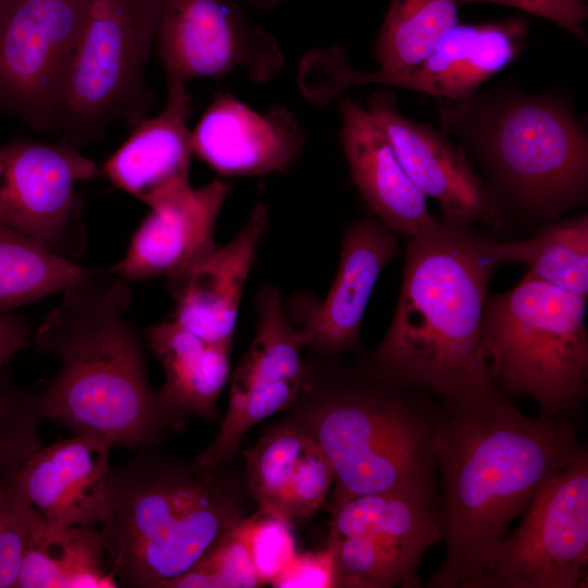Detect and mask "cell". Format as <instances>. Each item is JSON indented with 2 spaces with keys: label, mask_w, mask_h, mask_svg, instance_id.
<instances>
[{
  "label": "cell",
  "mask_w": 588,
  "mask_h": 588,
  "mask_svg": "<svg viewBox=\"0 0 588 588\" xmlns=\"http://www.w3.org/2000/svg\"><path fill=\"white\" fill-rule=\"evenodd\" d=\"M525 35L524 22L516 19L457 24L417 63L393 73L357 71L348 63L344 50L336 49L320 65L319 85L328 99L355 86L381 84L428 94L436 99L464 100L515 60Z\"/></svg>",
  "instance_id": "5bb4252c"
},
{
  "label": "cell",
  "mask_w": 588,
  "mask_h": 588,
  "mask_svg": "<svg viewBox=\"0 0 588 588\" xmlns=\"http://www.w3.org/2000/svg\"><path fill=\"white\" fill-rule=\"evenodd\" d=\"M487 2L512 7L543 17L567 30L581 41H587L584 21L588 8L584 0H460V4Z\"/></svg>",
  "instance_id": "e575fe53"
},
{
  "label": "cell",
  "mask_w": 588,
  "mask_h": 588,
  "mask_svg": "<svg viewBox=\"0 0 588 588\" xmlns=\"http://www.w3.org/2000/svg\"><path fill=\"white\" fill-rule=\"evenodd\" d=\"M436 103L442 131L483 169L503 219L550 222L586 205L588 136L565 97L502 86Z\"/></svg>",
  "instance_id": "8992f818"
},
{
  "label": "cell",
  "mask_w": 588,
  "mask_h": 588,
  "mask_svg": "<svg viewBox=\"0 0 588 588\" xmlns=\"http://www.w3.org/2000/svg\"><path fill=\"white\" fill-rule=\"evenodd\" d=\"M254 305L256 332L231 377L226 414L212 442L195 458L204 466L230 463L245 433L277 412L287 409L303 387L305 345L278 286L262 285Z\"/></svg>",
  "instance_id": "7c38bea8"
},
{
  "label": "cell",
  "mask_w": 588,
  "mask_h": 588,
  "mask_svg": "<svg viewBox=\"0 0 588 588\" xmlns=\"http://www.w3.org/2000/svg\"><path fill=\"white\" fill-rule=\"evenodd\" d=\"M245 457L249 494L259 509L291 524L311 517L334 481L322 449L283 424L267 431Z\"/></svg>",
  "instance_id": "7402d4cb"
},
{
  "label": "cell",
  "mask_w": 588,
  "mask_h": 588,
  "mask_svg": "<svg viewBox=\"0 0 588 588\" xmlns=\"http://www.w3.org/2000/svg\"><path fill=\"white\" fill-rule=\"evenodd\" d=\"M334 554L335 587H418L420 558L367 537L328 539Z\"/></svg>",
  "instance_id": "f546056e"
},
{
  "label": "cell",
  "mask_w": 588,
  "mask_h": 588,
  "mask_svg": "<svg viewBox=\"0 0 588 588\" xmlns=\"http://www.w3.org/2000/svg\"><path fill=\"white\" fill-rule=\"evenodd\" d=\"M189 101L186 85L168 86L163 109L133 125L127 139L103 166L117 187L149 205L167 188L189 181Z\"/></svg>",
  "instance_id": "603a6c76"
},
{
  "label": "cell",
  "mask_w": 588,
  "mask_h": 588,
  "mask_svg": "<svg viewBox=\"0 0 588 588\" xmlns=\"http://www.w3.org/2000/svg\"><path fill=\"white\" fill-rule=\"evenodd\" d=\"M460 0H391L373 44L378 70L393 73L422 59L457 25Z\"/></svg>",
  "instance_id": "f1b7e54d"
},
{
  "label": "cell",
  "mask_w": 588,
  "mask_h": 588,
  "mask_svg": "<svg viewBox=\"0 0 588 588\" xmlns=\"http://www.w3.org/2000/svg\"><path fill=\"white\" fill-rule=\"evenodd\" d=\"M397 254L394 230L366 217L345 226L334 282L320 303L304 302L303 342L317 355L360 351L363 318L376 283ZM303 301V299H302Z\"/></svg>",
  "instance_id": "e0dca14e"
},
{
  "label": "cell",
  "mask_w": 588,
  "mask_h": 588,
  "mask_svg": "<svg viewBox=\"0 0 588 588\" xmlns=\"http://www.w3.org/2000/svg\"><path fill=\"white\" fill-rule=\"evenodd\" d=\"M21 0H0V26Z\"/></svg>",
  "instance_id": "74e56055"
},
{
  "label": "cell",
  "mask_w": 588,
  "mask_h": 588,
  "mask_svg": "<svg viewBox=\"0 0 588 588\" xmlns=\"http://www.w3.org/2000/svg\"><path fill=\"white\" fill-rule=\"evenodd\" d=\"M61 294L35 332L38 348L61 360L38 392L41 418L112 445L152 449L174 428L149 383L144 340L124 318L127 281L90 269Z\"/></svg>",
  "instance_id": "3957f363"
},
{
  "label": "cell",
  "mask_w": 588,
  "mask_h": 588,
  "mask_svg": "<svg viewBox=\"0 0 588 588\" xmlns=\"http://www.w3.org/2000/svg\"><path fill=\"white\" fill-rule=\"evenodd\" d=\"M26 321L11 313L0 314V366L5 364L28 340Z\"/></svg>",
  "instance_id": "8d00e7d4"
},
{
  "label": "cell",
  "mask_w": 588,
  "mask_h": 588,
  "mask_svg": "<svg viewBox=\"0 0 588 588\" xmlns=\"http://www.w3.org/2000/svg\"><path fill=\"white\" fill-rule=\"evenodd\" d=\"M448 405L432 438L446 555L429 586L481 588L511 522L585 450L566 417L530 418L502 392Z\"/></svg>",
  "instance_id": "6da1fadb"
},
{
  "label": "cell",
  "mask_w": 588,
  "mask_h": 588,
  "mask_svg": "<svg viewBox=\"0 0 588 588\" xmlns=\"http://www.w3.org/2000/svg\"><path fill=\"white\" fill-rule=\"evenodd\" d=\"M111 445L78 433L41 445L13 475L14 487L48 523L102 524L109 507Z\"/></svg>",
  "instance_id": "ac0fdd59"
},
{
  "label": "cell",
  "mask_w": 588,
  "mask_h": 588,
  "mask_svg": "<svg viewBox=\"0 0 588 588\" xmlns=\"http://www.w3.org/2000/svg\"><path fill=\"white\" fill-rule=\"evenodd\" d=\"M268 228V207L260 201L233 240L168 278L176 302L172 319L208 342L232 344L245 282Z\"/></svg>",
  "instance_id": "d6986e66"
},
{
  "label": "cell",
  "mask_w": 588,
  "mask_h": 588,
  "mask_svg": "<svg viewBox=\"0 0 588 588\" xmlns=\"http://www.w3.org/2000/svg\"><path fill=\"white\" fill-rule=\"evenodd\" d=\"M588 560V454L550 478L504 537L481 588H575Z\"/></svg>",
  "instance_id": "9c48e42d"
},
{
  "label": "cell",
  "mask_w": 588,
  "mask_h": 588,
  "mask_svg": "<svg viewBox=\"0 0 588 588\" xmlns=\"http://www.w3.org/2000/svg\"><path fill=\"white\" fill-rule=\"evenodd\" d=\"M248 547L262 585L271 584L297 554L291 523L261 509L249 516Z\"/></svg>",
  "instance_id": "836d02e7"
},
{
  "label": "cell",
  "mask_w": 588,
  "mask_h": 588,
  "mask_svg": "<svg viewBox=\"0 0 588 588\" xmlns=\"http://www.w3.org/2000/svg\"><path fill=\"white\" fill-rule=\"evenodd\" d=\"M329 539L367 537L421 559L442 539L436 502L408 492L382 491L331 504Z\"/></svg>",
  "instance_id": "d4e9b609"
},
{
  "label": "cell",
  "mask_w": 588,
  "mask_h": 588,
  "mask_svg": "<svg viewBox=\"0 0 588 588\" xmlns=\"http://www.w3.org/2000/svg\"><path fill=\"white\" fill-rule=\"evenodd\" d=\"M145 340L164 369L157 393L173 428L193 417L216 420L232 344L208 342L173 319L148 327Z\"/></svg>",
  "instance_id": "cb8c5ba5"
},
{
  "label": "cell",
  "mask_w": 588,
  "mask_h": 588,
  "mask_svg": "<svg viewBox=\"0 0 588 588\" xmlns=\"http://www.w3.org/2000/svg\"><path fill=\"white\" fill-rule=\"evenodd\" d=\"M162 0H86L72 54L57 132L78 147L105 135L112 123L135 125L151 98L145 69Z\"/></svg>",
  "instance_id": "ba28073f"
},
{
  "label": "cell",
  "mask_w": 588,
  "mask_h": 588,
  "mask_svg": "<svg viewBox=\"0 0 588 588\" xmlns=\"http://www.w3.org/2000/svg\"><path fill=\"white\" fill-rule=\"evenodd\" d=\"M339 111L340 140L352 183L372 217L409 237L430 228L437 218L426 195L404 171L366 107L343 97Z\"/></svg>",
  "instance_id": "44dd1931"
},
{
  "label": "cell",
  "mask_w": 588,
  "mask_h": 588,
  "mask_svg": "<svg viewBox=\"0 0 588 588\" xmlns=\"http://www.w3.org/2000/svg\"><path fill=\"white\" fill-rule=\"evenodd\" d=\"M303 145L302 126L287 109L257 112L229 94L212 100L192 132L193 152L222 175L284 171Z\"/></svg>",
  "instance_id": "ffe728a7"
},
{
  "label": "cell",
  "mask_w": 588,
  "mask_h": 588,
  "mask_svg": "<svg viewBox=\"0 0 588 588\" xmlns=\"http://www.w3.org/2000/svg\"><path fill=\"white\" fill-rule=\"evenodd\" d=\"M156 42L168 86L236 70L265 83L284 64L275 39L230 0H162Z\"/></svg>",
  "instance_id": "4fadbf2b"
},
{
  "label": "cell",
  "mask_w": 588,
  "mask_h": 588,
  "mask_svg": "<svg viewBox=\"0 0 588 588\" xmlns=\"http://www.w3.org/2000/svg\"><path fill=\"white\" fill-rule=\"evenodd\" d=\"M100 530L45 523L30 536L14 588H114Z\"/></svg>",
  "instance_id": "484cf974"
},
{
  "label": "cell",
  "mask_w": 588,
  "mask_h": 588,
  "mask_svg": "<svg viewBox=\"0 0 588 588\" xmlns=\"http://www.w3.org/2000/svg\"><path fill=\"white\" fill-rule=\"evenodd\" d=\"M38 392L0 377V481L13 476L40 446Z\"/></svg>",
  "instance_id": "1f68e13d"
},
{
  "label": "cell",
  "mask_w": 588,
  "mask_h": 588,
  "mask_svg": "<svg viewBox=\"0 0 588 588\" xmlns=\"http://www.w3.org/2000/svg\"><path fill=\"white\" fill-rule=\"evenodd\" d=\"M89 271L0 220V314L62 293Z\"/></svg>",
  "instance_id": "4316f807"
},
{
  "label": "cell",
  "mask_w": 588,
  "mask_h": 588,
  "mask_svg": "<svg viewBox=\"0 0 588 588\" xmlns=\"http://www.w3.org/2000/svg\"><path fill=\"white\" fill-rule=\"evenodd\" d=\"M224 467L151 449L111 467L100 532L119 586L162 588L245 517L247 486L233 481Z\"/></svg>",
  "instance_id": "5b68a950"
},
{
  "label": "cell",
  "mask_w": 588,
  "mask_h": 588,
  "mask_svg": "<svg viewBox=\"0 0 588 588\" xmlns=\"http://www.w3.org/2000/svg\"><path fill=\"white\" fill-rule=\"evenodd\" d=\"M98 174L97 163L66 138L1 145L0 220L73 260L86 238L77 186Z\"/></svg>",
  "instance_id": "8fae6325"
},
{
  "label": "cell",
  "mask_w": 588,
  "mask_h": 588,
  "mask_svg": "<svg viewBox=\"0 0 588 588\" xmlns=\"http://www.w3.org/2000/svg\"><path fill=\"white\" fill-rule=\"evenodd\" d=\"M232 186L215 179L201 187L189 181L157 195L134 232L124 257L100 269L127 282L171 278L210 252L217 219Z\"/></svg>",
  "instance_id": "2e32d148"
},
{
  "label": "cell",
  "mask_w": 588,
  "mask_h": 588,
  "mask_svg": "<svg viewBox=\"0 0 588 588\" xmlns=\"http://www.w3.org/2000/svg\"><path fill=\"white\" fill-rule=\"evenodd\" d=\"M503 259L525 262L532 277L587 298V215L555 219L528 238L503 242Z\"/></svg>",
  "instance_id": "83f0119b"
},
{
  "label": "cell",
  "mask_w": 588,
  "mask_h": 588,
  "mask_svg": "<svg viewBox=\"0 0 588 588\" xmlns=\"http://www.w3.org/2000/svg\"><path fill=\"white\" fill-rule=\"evenodd\" d=\"M366 109L388 139L400 164L449 219L501 228L504 219L465 150L449 135L415 122L397 109L396 96L377 89Z\"/></svg>",
  "instance_id": "9a60e30c"
},
{
  "label": "cell",
  "mask_w": 588,
  "mask_h": 588,
  "mask_svg": "<svg viewBox=\"0 0 588 588\" xmlns=\"http://www.w3.org/2000/svg\"><path fill=\"white\" fill-rule=\"evenodd\" d=\"M320 357L305 363L302 390L281 424L310 438L330 460L331 504L382 491L434 501L432 438L440 413L359 366Z\"/></svg>",
  "instance_id": "277c9868"
},
{
  "label": "cell",
  "mask_w": 588,
  "mask_h": 588,
  "mask_svg": "<svg viewBox=\"0 0 588 588\" xmlns=\"http://www.w3.org/2000/svg\"><path fill=\"white\" fill-rule=\"evenodd\" d=\"M586 313L587 298L528 272L487 295L480 343L494 384L532 397L541 416L566 417L588 390Z\"/></svg>",
  "instance_id": "52a82bcc"
},
{
  "label": "cell",
  "mask_w": 588,
  "mask_h": 588,
  "mask_svg": "<svg viewBox=\"0 0 588 588\" xmlns=\"http://www.w3.org/2000/svg\"><path fill=\"white\" fill-rule=\"evenodd\" d=\"M45 520L17 492L13 476L0 481V588H14L27 542Z\"/></svg>",
  "instance_id": "d6a6232c"
},
{
  "label": "cell",
  "mask_w": 588,
  "mask_h": 588,
  "mask_svg": "<svg viewBox=\"0 0 588 588\" xmlns=\"http://www.w3.org/2000/svg\"><path fill=\"white\" fill-rule=\"evenodd\" d=\"M270 585L277 588L335 587L333 550L327 546L324 550L296 554Z\"/></svg>",
  "instance_id": "d590c367"
},
{
  "label": "cell",
  "mask_w": 588,
  "mask_h": 588,
  "mask_svg": "<svg viewBox=\"0 0 588 588\" xmlns=\"http://www.w3.org/2000/svg\"><path fill=\"white\" fill-rule=\"evenodd\" d=\"M86 0H21L0 26V112L57 132Z\"/></svg>",
  "instance_id": "30bf717a"
},
{
  "label": "cell",
  "mask_w": 588,
  "mask_h": 588,
  "mask_svg": "<svg viewBox=\"0 0 588 588\" xmlns=\"http://www.w3.org/2000/svg\"><path fill=\"white\" fill-rule=\"evenodd\" d=\"M505 264L503 242L441 216L409 237L397 305L377 348L359 365L389 387L428 390L448 404L500 393L480 343L488 284Z\"/></svg>",
  "instance_id": "7a4b0ae2"
},
{
  "label": "cell",
  "mask_w": 588,
  "mask_h": 588,
  "mask_svg": "<svg viewBox=\"0 0 588 588\" xmlns=\"http://www.w3.org/2000/svg\"><path fill=\"white\" fill-rule=\"evenodd\" d=\"M249 516L219 537L186 573L162 588H254L264 586L248 547Z\"/></svg>",
  "instance_id": "4dcf8cb0"
}]
</instances>
